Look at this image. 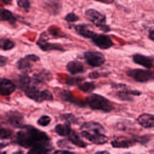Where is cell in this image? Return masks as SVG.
I'll return each mask as SVG.
<instances>
[{
    "instance_id": "10",
    "label": "cell",
    "mask_w": 154,
    "mask_h": 154,
    "mask_svg": "<svg viewBox=\"0 0 154 154\" xmlns=\"http://www.w3.org/2000/svg\"><path fill=\"white\" fill-rule=\"evenodd\" d=\"M40 58L35 54H28L23 58H20L17 63V67L20 70L28 72L31 70L32 63L40 61Z\"/></svg>"
},
{
    "instance_id": "9",
    "label": "cell",
    "mask_w": 154,
    "mask_h": 154,
    "mask_svg": "<svg viewBox=\"0 0 154 154\" xmlns=\"http://www.w3.org/2000/svg\"><path fill=\"white\" fill-rule=\"evenodd\" d=\"M90 40L93 45L102 50L108 49L115 45L110 36L105 34H99L96 32Z\"/></svg>"
},
{
    "instance_id": "21",
    "label": "cell",
    "mask_w": 154,
    "mask_h": 154,
    "mask_svg": "<svg viewBox=\"0 0 154 154\" xmlns=\"http://www.w3.org/2000/svg\"><path fill=\"white\" fill-rule=\"evenodd\" d=\"M0 20L6 21L11 24H14L16 23L17 19L10 11L0 8Z\"/></svg>"
},
{
    "instance_id": "29",
    "label": "cell",
    "mask_w": 154,
    "mask_h": 154,
    "mask_svg": "<svg viewBox=\"0 0 154 154\" xmlns=\"http://www.w3.org/2000/svg\"><path fill=\"white\" fill-rule=\"evenodd\" d=\"M115 95H116V97H117L119 99H120L121 100H124V101H131V100H132V97H131V96H129V95L126 94L122 90L116 92Z\"/></svg>"
},
{
    "instance_id": "12",
    "label": "cell",
    "mask_w": 154,
    "mask_h": 154,
    "mask_svg": "<svg viewBox=\"0 0 154 154\" xmlns=\"http://www.w3.org/2000/svg\"><path fill=\"white\" fill-rule=\"evenodd\" d=\"M74 29L76 34L80 37L87 39H91L96 33L92 29L90 25L84 23L75 25Z\"/></svg>"
},
{
    "instance_id": "8",
    "label": "cell",
    "mask_w": 154,
    "mask_h": 154,
    "mask_svg": "<svg viewBox=\"0 0 154 154\" xmlns=\"http://www.w3.org/2000/svg\"><path fill=\"white\" fill-rule=\"evenodd\" d=\"M36 45L42 51L44 52H48L52 51H65V49L61 45L57 43L49 42L48 38L46 36V32L45 31L40 34L38 40L36 42Z\"/></svg>"
},
{
    "instance_id": "17",
    "label": "cell",
    "mask_w": 154,
    "mask_h": 154,
    "mask_svg": "<svg viewBox=\"0 0 154 154\" xmlns=\"http://www.w3.org/2000/svg\"><path fill=\"white\" fill-rule=\"evenodd\" d=\"M45 7L49 13L56 16L61 12L62 5L59 0H47Z\"/></svg>"
},
{
    "instance_id": "43",
    "label": "cell",
    "mask_w": 154,
    "mask_h": 154,
    "mask_svg": "<svg viewBox=\"0 0 154 154\" xmlns=\"http://www.w3.org/2000/svg\"><path fill=\"white\" fill-rule=\"evenodd\" d=\"M125 154H132V153H125Z\"/></svg>"
},
{
    "instance_id": "25",
    "label": "cell",
    "mask_w": 154,
    "mask_h": 154,
    "mask_svg": "<svg viewBox=\"0 0 154 154\" xmlns=\"http://www.w3.org/2000/svg\"><path fill=\"white\" fill-rule=\"evenodd\" d=\"M13 134V132L10 129L4 128L0 125V140L10 138Z\"/></svg>"
},
{
    "instance_id": "3",
    "label": "cell",
    "mask_w": 154,
    "mask_h": 154,
    "mask_svg": "<svg viewBox=\"0 0 154 154\" xmlns=\"http://www.w3.org/2000/svg\"><path fill=\"white\" fill-rule=\"evenodd\" d=\"M80 129L81 135L93 144H103L108 140V137L105 134V129L98 122L84 123Z\"/></svg>"
},
{
    "instance_id": "37",
    "label": "cell",
    "mask_w": 154,
    "mask_h": 154,
    "mask_svg": "<svg viewBox=\"0 0 154 154\" xmlns=\"http://www.w3.org/2000/svg\"><path fill=\"white\" fill-rule=\"evenodd\" d=\"M7 62V58L2 56V55H0V67H2L4 66Z\"/></svg>"
},
{
    "instance_id": "15",
    "label": "cell",
    "mask_w": 154,
    "mask_h": 154,
    "mask_svg": "<svg viewBox=\"0 0 154 154\" xmlns=\"http://www.w3.org/2000/svg\"><path fill=\"white\" fill-rule=\"evenodd\" d=\"M137 140L125 137H119L112 140L111 143L112 146L116 148H129L134 146Z\"/></svg>"
},
{
    "instance_id": "40",
    "label": "cell",
    "mask_w": 154,
    "mask_h": 154,
    "mask_svg": "<svg viewBox=\"0 0 154 154\" xmlns=\"http://www.w3.org/2000/svg\"><path fill=\"white\" fill-rule=\"evenodd\" d=\"M5 4H10L12 2V0H1Z\"/></svg>"
},
{
    "instance_id": "14",
    "label": "cell",
    "mask_w": 154,
    "mask_h": 154,
    "mask_svg": "<svg viewBox=\"0 0 154 154\" xmlns=\"http://www.w3.org/2000/svg\"><path fill=\"white\" fill-rule=\"evenodd\" d=\"M16 89L14 84L8 79H0V94L2 96H9L12 94Z\"/></svg>"
},
{
    "instance_id": "4",
    "label": "cell",
    "mask_w": 154,
    "mask_h": 154,
    "mask_svg": "<svg viewBox=\"0 0 154 154\" xmlns=\"http://www.w3.org/2000/svg\"><path fill=\"white\" fill-rule=\"evenodd\" d=\"M87 103L91 109L104 112H109L114 109L113 104L109 100L96 93L91 94L87 97Z\"/></svg>"
},
{
    "instance_id": "26",
    "label": "cell",
    "mask_w": 154,
    "mask_h": 154,
    "mask_svg": "<svg viewBox=\"0 0 154 154\" xmlns=\"http://www.w3.org/2000/svg\"><path fill=\"white\" fill-rule=\"evenodd\" d=\"M80 17L74 12H70L67 13L64 17V20L69 23H74L79 20Z\"/></svg>"
},
{
    "instance_id": "34",
    "label": "cell",
    "mask_w": 154,
    "mask_h": 154,
    "mask_svg": "<svg viewBox=\"0 0 154 154\" xmlns=\"http://www.w3.org/2000/svg\"><path fill=\"white\" fill-rule=\"evenodd\" d=\"M100 76H101V73H99L97 71L92 72L90 73L88 75V77L90 79H97V78H99Z\"/></svg>"
},
{
    "instance_id": "23",
    "label": "cell",
    "mask_w": 154,
    "mask_h": 154,
    "mask_svg": "<svg viewBox=\"0 0 154 154\" xmlns=\"http://www.w3.org/2000/svg\"><path fill=\"white\" fill-rule=\"evenodd\" d=\"M95 87L96 85L94 82H85L78 84L79 89L86 93H91Z\"/></svg>"
},
{
    "instance_id": "19",
    "label": "cell",
    "mask_w": 154,
    "mask_h": 154,
    "mask_svg": "<svg viewBox=\"0 0 154 154\" xmlns=\"http://www.w3.org/2000/svg\"><path fill=\"white\" fill-rule=\"evenodd\" d=\"M67 136L68 140L70 141L72 144L76 146H78L79 147H85L87 145V143L83 141L79 136V135L73 129Z\"/></svg>"
},
{
    "instance_id": "31",
    "label": "cell",
    "mask_w": 154,
    "mask_h": 154,
    "mask_svg": "<svg viewBox=\"0 0 154 154\" xmlns=\"http://www.w3.org/2000/svg\"><path fill=\"white\" fill-rule=\"evenodd\" d=\"M82 81V79L81 78H70L66 79V84L67 85H77L79 84L81 81Z\"/></svg>"
},
{
    "instance_id": "36",
    "label": "cell",
    "mask_w": 154,
    "mask_h": 154,
    "mask_svg": "<svg viewBox=\"0 0 154 154\" xmlns=\"http://www.w3.org/2000/svg\"><path fill=\"white\" fill-rule=\"evenodd\" d=\"M148 38L152 42L154 41V29L153 28H151L148 31Z\"/></svg>"
},
{
    "instance_id": "1",
    "label": "cell",
    "mask_w": 154,
    "mask_h": 154,
    "mask_svg": "<svg viewBox=\"0 0 154 154\" xmlns=\"http://www.w3.org/2000/svg\"><path fill=\"white\" fill-rule=\"evenodd\" d=\"M16 136V143L26 149L46 148L53 149L49 137L43 131L36 128L25 125L20 128Z\"/></svg>"
},
{
    "instance_id": "5",
    "label": "cell",
    "mask_w": 154,
    "mask_h": 154,
    "mask_svg": "<svg viewBox=\"0 0 154 154\" xmlns=\"http://www.w3.org/2000/svg\"><path fill=\"white\" fill-rule=\"evenodd\" d=\"M84 14L87 19L96 27L105 33L111 31L110 26L106 23V17L105 14L94 8L87 9Z\"/></svg>"
},
{
    "instance_id": "42",
    "label": "cell",
    "mask_w": 154,
    "mask_h": 154,
    "mask_svg": "<svg viewBox=\"0 0 154 154\" xmlns=\"http://www.w3.org/2000/svg\"><path fill=\"white\" fill-rule=\"evenodd\" d=\"M14 154H23V153H22V151H18V152L14 153Z\"/></svg>"
},
{
    "instance_id": "22",
    "label": "cell",
    "mask_w": 154,
    "mask_h": 154,
    "mask_svg": "<svg viewBox=\"0 0 154 154\" xmlns=\"http://www.w3.org/2000/svg\"><path fill=\"white\" fill-rule=\"evenodd\" d=\"M32 78L40 84H43L45 82L48 81L49 80L51 79V74L49 73V72L45 70H43L38 73L34 74Z\"/></svg>"
},
{
    "instance_id": "6",
    "label": "cell",
    "mask_w": 154,
    "mask_h": 154,
    "mask_svg": "<svg viewBox=\"0 0 154 154\" xmlns=\"http://www.w3.org/2000/svg\"><path fill=\"white\" fill-rule=\"evenodd\" d=\"M83 57L85 62L93 67H100L106 61L105 55L97 51H85L84 52Z\"/></svg>"
},
{
    "instance_id": "20",
    "label": "cell",
    "mask_w": 154,
    "mask_h": 154,
    "mask_svg": "<svg viewBox=\"0 0 154 154\" xmlns=\"http://www.w3.org/2000/svg\"><path fill=\"white\" fill-rule=\"evenodd\" d=\"M70 124L69 123H65L64 124H58L55 127V132L63 137H67L72 131Z\"/></svg>"
},
{
    "instance_id": "39",
    "label": "cell",
    "mask_w": 154,
    "mask_h": 154,
    "mask_svg": "<svg viewBox=\"0 0 154 154\" xmlns=\"http://www.w3.org/2000/svg\"><path fill=\"white\" fill-rule=\"evenodd\" d=\"M95 154H111V153L106 150H102V151H98Z\"/></svg>"
},
{
    "instance_id": "32",
    "label": "cell",
    "mask_w": 154,
    "mask_h": 154,
    "mask_svg": "<svg viewBox=\"0 0 154 154\" xmlns=\"http://www.w3.org/2000/svg\"><path fill=\"white\" fill-rule=\"evenodd\" d=\"M63 119L67 121V123H69L70 124L74 122H76V117L72 114H64L63 115Z\"/></svg>"
},
{
    "instance_id": "7",
    "label": "cell",
    "mask_w": 154,
    "mask_h": 154,
    "mask_svg": "<svg viewBox=\"0 0 154 154\" xmlns=\"http://www.w3.org/2000/svg\"><path fill=\"white\" fill-rule=\"evenodd\" d=\"M127 76L138 82H146L153 78V71L149 69L144 70L141 69H131L126 72Z\"/></svg>"
},
{
    "instance_id": "18",
    "label": "cell",
    "mask_w": 154,
    "mask_h": 154,
    "mask_svg": "<svg viewBox=\"0 0 154 154\" xmlns=\"http://www.w3.org/2000/svg\"><path fill=\"white\" fill-rule=\"evenodd\" d=\"M137 121L144 128H152L154 124V117L153 114L143 113L138 117Z\"/></svg>"
},
{
    "instance_id": "2",
    "label": "cell",
    "mask_w": 154,
    "mask_h": 154,
    "mask_svg": "<svg viewBox=\"0 0 154 154\" xmlns=\"http://www.w3.org/2000/svg\"><path fill=\"white\" fill-rule=\"evenodd\" d=\"M40 85L41 84L32 77L31 78L26 74L19 76V88L23 91L27 97L38 103L52 100L54 97L52 93L46 89L41 90L39 88Z\"/></svg>"
},
{
    "instance_id": "33",
    "label": "cell",
    "mask_w": 154,
    "mask_h": 154,
    "mask_svg": "<svg viewBox=\"0 0 154 154\" xmlns=\"http://www.w3.org/2000/svg\"><path fill=\"white\" fill-rule=\"evenodd\" d=\"M57 145L60 147H68L71 149L70 146L68 144L67 141L66 140H60L57 141Z\"/></svg>"
},
{
    "instance_id": "24",
    "label": "cell",
    "mask_w": 154,
    "mask_h": 154,
    "mask_svg": "<svg viewBox=\"0 0 154 154\" xmlns=\"http://www.w3.org/2000/svg\"><path fill=\"white\" fill-rule=\"evenodd\" d=\"M15 46V43L9 38L0 39V49L4 51L12 49Z\"/></svg>"
},
{
    "instance_id": "35",
    "label": "cell",
    "mask_w": 154,
    "mask_h": 154,
    "mask_svg": "<svg viewBox=\"0 0 154 154\" xmlns=\"http://www.w3.org/2000/svg\"><path fill=\"white\" fill-rule=\"evenodd\" d=\"M52 154H75V153L66 150H56Z\"/></svg>"
},
{
    "instance_id": "16",
    "label": "cell",
    "mask_w": 154,
    "mask_h": 154,
    "mask_svg": "<svg viewBox=\"0 0 154 154\" xmlns=\"http://www.w3.org/2000/svg\"><path fill=\"white\" fill-rule=\"evenodd\" d=\"M66 69L73 75L82 73L85 72L83 64L78 60H72L68 62L66 64Z\"/></svg>"
},
{
    "instance_id": "13",
    "label": "cell",
    "mask_w": 154,
    "mask_h": 154,
    "mask_svg": "<svg viewBox=\"0 0 154 154\" xmlns=\"http://www.w3.org/2000/svg\"><path fill=\"white\" fill-rule=\"evenodd\" d=\"M132 57L134 63L148 69H151L153 66V58L152 57L136 53L134 54Z\"/></svg>"
},
{
    "instance_id": "38",
    "label": "cell",
    "mask_w": 154,
    "mask_h": 154,
    "mask_svg": "<svg viewBox=\"0 0 154 154\" xmlns=\"http://www.w3.org/2000/svg\"><path fill=\"white\" fill-rule=\"evenodd\" d=\"M94 1L100 2H102V3H105V4H112L114 1V0H94Z\"/></svg>"
},
{
    "instance_id": "41",
    "label": "cell",
    "mask_w": 154,
    "mask_h": 154,
    "mask_svg": "<svg viewBox=\"0 0 154 154\" xmlns=\"http://www.w3.org/2000/svg\"><path fill=\"white\" fill-rule=\"evenodd\" d=\"M7 145H8V144H7V143H0V150H1V149H2L3 148H4L5 147H6Z\"/></svg>"
},
{
    "instance_id": "27",
    "label": "cell",
    "mask_w": 154,
    "mask_h": 154,
    "mask_svg": "<svg viewBox=\"0 0 154 154\" xmlns=\"http://www.w3.org/2000/svg\"><path fill=\"white\" fill-rule=\"evenodd\" d=\"M52 149L46 148L31 149L26 154H50Z\"/></svg>"
},
{
    "instance_id": "28",
    "label": "cell",
    "mask_w": 154,
    "mask_h": 154,
    "mask_svg": "<svg viewBox=\"0 0 154 154\" xmlns=\"http://www.w3.org/2000/svg\"><path fill=\"white\" fill-rule=\"evenodd\" d=\"M18 7L23 9L26 12H28L31 8V2L29 0H16Z\"/></svg>"
},
{
    "instance_id": "11",
    "label": "cell",
    "mask_w": 154,
    "mask_h": 154,
    "mask_svg": "<svg viewBox=\"0 0 154 154\" xmlns=\"http://www.w3.org/2000/svg\"><path fill=\"white\" fill-rule=\"evenodd\" d=\"M7 122L16 128H22L25 126L24 117L22 113L17 111H9L5 114Z\"/></svg>"
},
{
    "instance_id": "30",
    "label": "cell",
    "mask_w": 154,
    "mask_h": 154,
    "mask_svg": "<svg viewBox=\"0 0 154 154\" xmlns=\"http://www.w3.org/2000/svg\"><path fill=\"white\" fill-rule=\"evenodd\" d=\"M51 122V119L49 116L46 115H43V116H42L38 119V120H37V123L38 125L41 126H46L48 125H49Z\"/></svg>"
}]
</instances>
